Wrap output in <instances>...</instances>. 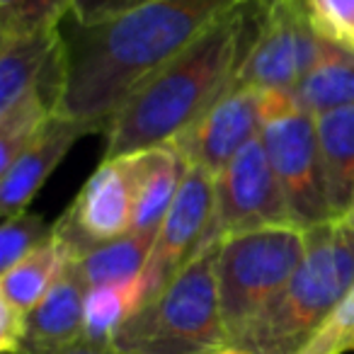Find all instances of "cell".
I'll return each mask as SVG.
<instances>
[{
    "label": "cell",
    "mask_w": 354,
    "mask_h": 354,
    "mask_svg": "<svg viewBox=\"0 0 354 354\" xmlns=\"http://www.w3.org/2000/svg\"><path fill=\"white\" fill-rule=\"evenodd\" d=\"M252 0H151L66 39L64 117L104 133L109 119L158 68L192 46L223 15Z\"/></svg>",
    "instance_id": "1"
},
{
    "label": "cell",
    "mask_w": 354,
    "mask_h": 354,
    "mask_svg": "<svg viewBox=\"0 0 354 354\" xmlns=\"http://www.w3.org/2000/svg\"><path fill=\"white\" fill-rule=\"evenodd\" d=\"M265 0L223 15L192 46L158 68L114 112L104 158L175 141L233 85L260 30Z\"/></svg>",
    "instance_id": "2"
},
{
    "label": "cell",
    "mask_w": 354,
    "mask_h": 354,
    "mask_svg": "<svg viewBox=\"0 0 354 354\" xmlns=\"http://www.w3.org/2000/svg\"><path fill=\"white\" fill-rule=\"evenodd\" d=\"M352 286L354 223L335 218L308 228L299 270L233 344L255 354H301Z\"/></svg>",
    "instance_id": "3"
},
{
    "label": "cell",
    "mask_w": 354,
    "mask_h": 354,
    "mask_svg": "<svg viewBox=\"0 0 354 354\" xmlns=\"http://www.w3.org/2000/svg\"><path fill=\"white\" fill-rule=\"evenodd\" d=\"M218 245H204L156 299L138 306L112 347L127 354H212L228 344L218 301Z\"/></svg>",
    "instance_id": "4"
},
{
    "label": "cell",
    "mask_w": 354,
    "mask_h": 354,
    "mask_svg": "<svg viewBox=\"0 0 354 354\" xmlns=\"http://www.w3.org/2000/svg\"><path fill=\"white\" fill-rule=\"evenodd\" d=\"M304 255L306 231L299 226H270L223 238L216 279L228 344L236 342L281 294Z\"/></svg>",
    "instance_id": "5"
},
{
    "label": "cell",
    "mask_w": 354,
    "mask_h": 354,
    "mask_svg": "<svg viewBox=\"0 0 354 354\" xmlns=\"http://www.w3.org/2000/svg\"><path fill=\"white\" fill-rule=\"evenodd\" d=\"M262 143L277 172L291 218L308 231L333 221L320 165L315 117L296 104L286 90H260Z\"/></svg>",
    "instance_id": "6"
},
{
    "label": "cell",
    "mask_w": 354,
    "mask_h": 354,
    "mask_svg": "<svg viewBox=\"0 0 354 354\" xmlns=\"http://www.w3.org/2000/svg\"><path fill=\"white\" fill-rule=\"evenodd\" d=\"M270 226H296L262 136L252 138L216 175L207 245L226 236Z\"/></svg>",
    "instance_id": "7"
},
{
    "label": "cell",
    "mask_w": 354,
    "mask_h": 354,
    "mask_svg": "<svg viewBox=\"0 0 354 354\" xmlns=\"http://www.w3.org/2000/svg\"><path fill=\"white\" fill-rule=\"evenodd\" d=\"M323 37L304 0H265L260 30L233 83L255 90H291L315 66Z\"/></svg>",
    "instance_id": "8"
},
{
    "label": "cell",
    "mask_w": 354,
    "mask_h": 354,
    "mask_svg": "<svg viewBox=\"0 0 354 354\" xmlns=\"http://www.w3.org/2000/svg\"><path fill=\"white\" fill-rule=\"evenodd\" d=\"M214 197L216 177L197 165H187L185 180L158 228L151 257L141 274V306L156 299L207 245Z\"/></svg>",
    "instance_id": "9"
},
{
    "label": "cell",
    "mask_w": 354,
    "mask_h": 354,
    "mask_svg": "<svg viewBox=\"0 0 354 354\" xmlns=\"http://www.w3.org/2000/svg\"><path fill=\"white\" fill-rule=\"evenodd\" d=\"M133 187L127 158H102L78 197L64 216L54 223V236L68 252L80 260L90 250L131 233Z\"/></svg>",
    "instance_id": "10"
},
{
    "label": "cell",
    "mask_w": 354,
    "mask_h": 354,
    "mask_svg": "<svg viewBox=\"0 0 354 354\" xmlns=\"http://www.w3.org/2000/svg\"><path fill=\"white\" fill-rule=\"evenodd\" d=\"M262 131L260 90L233 83L192 127L175 138L187 165H197L214 177Z\"/></svg>",
    "instance_id": "11"
},
{
    "label": "cell",
    "mask_w": 354,
    "mask_h": 354,
    "mask_svg": "<svg viewBox=\"0 0 354 354\" xmlns=\"http://www.w3.org/2000/svg\"><path fill=\"white\" fill-rule=\"evenodd\" d=\"M97 129L78 119L56 114L44 124L39 136L22 151V156L0 175V214L3 221L25 214L49 175L56 170L66 153L78 138L95 133Z\"/></svg>",
    "instance_id": "12"
},
{
    "label": "cell",
    "mask_w": 354,
    "mask_h": 354,
    "mask_svg": "<svg viewBox=\"0 0 354 354\" xmlns=\"http://www.w3.org/2000/svg\"><path fill=\"white\" fill-rule=\"evenodd\" d=\"M88 291L90 286L80 274L78 262L68 260L49 294L39 301L37 308L27 313L20 352L59 354L61 349L83 339Z\"/></svg>",
    "instance_id": "13"
},
{
    "label": "cell",
    "mask_w": 354,
    "mask_h": 354,
    "mask_svg": "<svg viewBox=\"0 0 354 354\" xmlns=\"http://www.w3.org/2000/svg\"><path fill=\"white\" fill-rule=\"evenodd\" d=\"M127 165L133 187V226L138 233H158L167 209L172 207L177 189L183 185L187 160L175 143L129 153Z\"/></svg>",
    "instance_id": "14"
},
{
    "label": "cell",
    "mask_w": 354,
    "mask_h": 354,
    "mask_svg": "<svg viewBox=\"0 0 354 354\" xmlns=\"http://www.w3.org/2000/svg\"><path fill=\"white\" fill-rule=\"evenodd\" d=\"M64 51L61 27L0 39V114L10 112L46 78Z\"/></svg>",
    "instance_id": "15"
},
{
    "label": "cell",
    "mask_w": 354,
    "mask_h": 354,
    "mask_svg": "<svg viewBox=\"0 0 354 354\" xmlns=\"http://www.w3.org/2000/svg\"><path fill=\"white\" fill-rule=\"evenodd\" d=\"M325 194L335 218H349L354 207V107L315 117Z\"/></svg>",
    "instance_id": "16"
},
{
    "label": "cell",
    "mask_w": 354,
    "mask_h": 354,
    "mask_svg": "<svg viewBox=\"0 0 354 354\" xmlns=\"http://www.w3.org/2000/svg\"><path fill=\"white\" fill-rule=\"evenodd\" d=\"M291 95L296 104L313 117L354 107V49L323 39L315 66L301 78Z\"/></svg>",
    "instance_id": "17"
},
{
    "label": "cell",
    "mask_w": 354,
    "mask_h": 354,
    "mask_svg": "<svg viewBox=\"0 0 354 354\" xmlns=\"http://www.w3.org/2000/svg\"><path fill=\"white\" fill-rule=\"evenodd\" d=\"M68 260V252L64 250L59 238L51 233L49 241L41 243L37 250L22 257L15 267L0 274V299L27 315L49 294Z\"/></svg>",
    "instance_id": "18"
},
{
    "label": "cell",
    "mask_w": 354,
    "mask_h": 354,
    "mask_svg": "<svg viewBox=\"0 0 354 354\" xmlns=\"http://www.w3.org/2000/svg\"><path fill=\"white\" fill-rule=\"evenodd\" d=\"M158 233H138L131 231L127 236L109 241L104 245L90 250L78 262V270L88 286H107V284H129L141 279L146 262L151 257L153 243Z\"/></svg>",
    "instance_id": "19"
},
{
    "label": "cell",
    "mask_w": 354,
    "mask_h": 354,
    "mask_svg": "<svg viewBox=\"0 0 354 354\" xmlns=\"http://www.w3.org/2000/svg\"><path fill=\"white\" fill-rule=\"evenodd\" d=\"M138 306H141V279L129 284L93 286L85 299L83 339L100 347L112 344L114 335Z\"/></svg>",
    "instance_id": "20"
},
{
    "label": "cell",
    "mask_w": 354,
    "mask_h": 354,
    "mask_svg": "<svg viewBox=\"0 0 354 354\" xmlns=\"http://www.w3.org/2000/svg\"><path fill=\"white\" fill-rule=\"evenodd\" d=\"M73 12V0H0V39L61 27Z\"/></svg>",
    "instance_id": "21"
},
{
    "label": "cell",
    "mask_w": 354,
    "mask_h": 354,
    "mask_svg": "<svg viewBox=\"0 0 354 354\" xmlns=\"http://www.w3.org/2000/svg\"><path fill=\"white\" fill-rule=\"evenodd\" d=\"M54 233V226H46V221L37 214H17L6 218L0 226V274L15 267L22 257L46 243Z\"/></svg>",
    "instance_id": "22"
},
{
    "label": "cell",
    "mask_w": 354,
    "mask_h": 354,
    "mask_svg": "<svg viewBox=\"0 0 354 354\" xmlns=\"http://www.w3.org/2000/svg\"><path fill=\"white\" fill-rule=\"evenodd\" d=\"M354 349V286L335 306L301 354H344Z\"/></svg>",
    "instance_id": "23"
},
{
    "label": "cell",
    "mask_w": 354,
    "mask_h": 354,
    "mask_svg": "<svg viewBox=\"0 0 354 354\" xmlns=\"http://www.w3.org/2000/svg\"><path fill=\"white\" fill-rule=\"evenodd\" d=\"M323 39L354 49V0H304Z\"/></svg>",
    "instance_id": "24"
},
{
    "label": "cell",
    "mask_w": 354,
    "mask_h": 354,
    "mask_svg": "<svg viewBox=\"0 0 354 354\" xmlns=\"http://www.w3.org/2000/svg\"><path fill=\"white\" fill-rule=\"evenodd\" d=\"M151 0H73V25L80 27H93L100 22L114 20V17L131 12L136 8L146 6Z\"/></svg>",
    "instance_id": "25"
},
{
    "label": "cell",
    "mask_w": 354,
    "mask_h": 354,
    "mask_svg": "<svg viewBox=\"0 0 354 354\" xmlns=\"http://www.w3.org/2000/svg\"><path fill=\"white\" fill-rule=\"evenodd\" d=\"M25 313L0 299V352H20L25 335Z\"/></svg>",
    "instance_id": "26"
},
{
    "label": "cell",
    "mask_w": 354,
    "mask_h": 354,
    "mask_svg": "<svg viewBox=\"0 0 354 354\" xmlns=\"http://www.w3.org/2000/svg\"><path fill=\"white\" fill-rule=\"evenodd\" d=\"M59 354H127V352L112 347V344H107V347H100V344H90V342H85V339H78V342L71 344V347L61 349Z\"/></svg>",
    "instance_id": "27"
},
{
    "label": "cell",
    "mask_w": 354,
    "mask_h": 354,
    "mask_svg": "<svg viewBox=\"0 0 354 354\" xmlns=\"http://www.w3.org/2000/svg\"><path fill=\"white\" fill-rule=\"evenodd\" d=\"M212 354H255L250 352V349H243V347H236V344H223V347H218L216 352Z\"/></svg>",
    "instance_id": "28"
},
{
    "label": "cell",
    "mask_w": 354,
    "mask_h": 354,
    "mask_svg": "<svg viewBox=\"0 0 354 354\" xmlns=\"http://www.w3.org/2000/svg\"><path fill=\"white\" fill-rule=\"evenodd\" d=\"M349 221L354 223V207H352V214H349Z\"/></svg>",
    "instance_id": "29"
},
{
    "label": "cell",
    "mask_w": 354,
    "mask_h": 354,
    "mask_svg": "<svg viewBox=\"0 0 354 354\" xmlns=\"http://www.w3.org/2000/svg\"><path fill=\"white\" fill-rule=\"evenodd\" d=\"M0 354H22V352H0Z\"/></svg>",
    "instance_id": "30"
}]
</instances>
